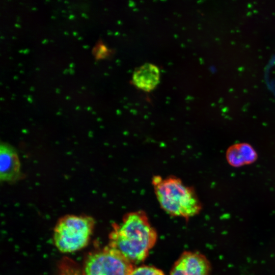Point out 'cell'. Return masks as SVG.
<instances>
[{
	"instance_id": "obj_1",
	"label": "cell",
	"mask_w": 275,
	"mask_h": 275,
	"mask_svg": "<svg viewBox=\"0 0 275 275\" xmlns=\"http://www.w3.org/2000/svg\"><path fill=\"white\" fill-rule=\"evenodd\" d=\"M157 238L146 213L138 210L126 213L119 224H113L108 245L131 263H139L147 258Z\"/></svg>"
},
{
	"instance_id": "obj_2",
	"label": "cell",
	"mask_w": 275,
	"mask_h": 275,
	"mask_svg": "<svg viewBox=\"0 0 275 275\" xmlns=\"http://www.w3.org/2000/svg\"><path fill=\"white\" fill-rule=\"evenodd\" d=\"M151 182L159 205L168 214L189 218L200 212L202 205L195 190L180 178L155 175Z\"/></svg>"
},
{
	"instance_id": "obj_3",
	"label": "cell",
	"mask_w": 275,
	"mask_h": 275,
	"mask_svg": "<svg viewBox=\"0 0 275 275\" xmlns=\"http://www.w3.org/2000/svg\"><path fill=\"white\" fill-rule=\"evenodd\" d=\"M95 224L92 217L86 215L68 214L61 217L53 229L54 245L64 253L82 249L89 243Z\"/></svg>"
},
{
	"instance_id": "obj_4",
	"label": "cell",
	"mask_w": 275,
	"mask_h": 275,
	"mask_svg": "<svg viewBox=\"0 0 275 275\" xmlns=\"http://www.w3.org/2000/svg\"><path fill=\"white\" fill-rule=\"evenodd\" d=\"M83 275H129L132 263L108 244L88 254L81 267Z\"/></svg>"
},
{
	"instance_id": "obj_5",
	"label": "cell",
	"mask_w": 275,
	"mask_h": 275,
	"mask_svg": "<svg viewBox=\"0 0 275 275\" xmlns=\"http://www.w3.org/2000/svg\"><path fill=\"white\" fill-rule=\"evenodd\" d=\"M210 270V263L203 255L187 251L176 260L169 275H208Z\"/></svg>"
},
{
	"instance_id": "obj_6",
	"label": "cell",
	"mask_w": 275,
	"mask_h": 275,
	"mask_svg": "<svg viewBox=\"0 0 275 275\" xmlns=\"http://www.w3.org/2000/svg\"><path fill=\"white\" fill-rule=\"evenodd\" d=\"M20 163L16 150L10 145L2 143L0 146V179L13 181L20 175Z\"/></svg>"
},
{
	"instance_id": "obj_7",
	"label": "cell",
	"mask_w": 275,
	"mask_h": 275,
	"mask_svg": "<svg viewBox=\"0 0 275 275\" xmlns=\"http://www.w3.org/2000/svg\"><path fill=\"white\" fill-rule=\"evenodd\" d=\"M132 80L134 84L139 88L150 91L159 82V69L153 64H144L135 71Z\"/></svg>"
},
{
	"instance_id": "obj_8",
	"label": "cell",
	"mask_w": 275,
	"mask_h": 275,
	"mask_svg": "<svg viewBox=\"0 0 275 275\" xmlns=\"http://www.w3.org/2000/svg\"><path fill=\"white\" fill-rule=\"evenodd\" d=\"M226 157L229 164L237 167L255 161L257 159V153L249 144L239 143L229 148Z\"/></svg>"
},
{
	"instance_id": "obj_9",
	"label": "cell",
	"mask_w": 275,
	"mask_h": 275,
	"mask_svg": "<svg viewBox=\"0 0 275 275\" xmlns=\"http://www.w3.org/2000/svg\"><path fill=\"white\" fill-rule=\"evenodd\" d=\"M57 275H83L81 267L73 259L63 258L59 262Z\"/></svg>"
},
{
	"instance_id": "obj_10",
	"label": "cell",
	"mask_w": 275,
	"mask_h": 275,
	"mask_svg": "<svg viewBox=\"0 0 275 275\" xmlns=\"http://www.w3.org/2000/svg\"><path fill=\"white\" fill-rule=\"evenodd\" d=\"M129 275H165L163 272L154 266L143 265L133 268Z\"/></svg>"
}]
</instances>
